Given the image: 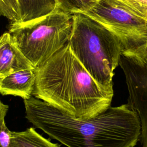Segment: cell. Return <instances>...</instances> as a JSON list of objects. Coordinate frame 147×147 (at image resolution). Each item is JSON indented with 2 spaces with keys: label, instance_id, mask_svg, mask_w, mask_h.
Listing matches in <instances>:
<instances>
[{
  "label": "cell",
  "instance_id": "obj_1",
  "mask_svg": "<svg viewBox=\"0 0 147 147\" xmlns=\"http://www.w3.org/2000/svg\"><path fill=\"white\" fill-rule=\"evenodd\" d=\"M32 94L78 118L94 117L110 107L113 86L98 83L72 53L68 43L35 69Z\"/></svg>",
  "mask_w": 147,
  "mask_h": 147
},
{
  "label": "cell",
  "instance_id": "obj_2",
  "mask_svg": "<svg viewBox=\"0 0 147 147\" xmlns=\"http://www.w3.org/2000/svg\"><path fill=\"white\" fill-rule=\"evenodd\" d=\"M68 45L92 77L105 87L113 86L114 71L119 65L122 47L119 38L87 15L72 14Z\"/></svg>",
  "mask_w": 147,
  "mask_h": 147
},
{
  "label": "cell",
  "instance_id": "obj_3",
  "mask_svg": "<svg viewBox=\"0 0 147 147\" xmlns=\"http://www.w3.org/2000/svg\"><path fill=\"white\" fill-rule=\"evenodd\" d=\"M72 25V14L56 9L32 21L11 22L8 32L36 69L68 43Z\"/></svg>",
  "mask_w": 147,
  "mask_h": 147
},
{
  "label": "cell",
  "instance_id": "obj_4",
  "mask_svg": "<svg viewBox=\"0 0 147 147\" xmlns=\"http://www.w3.org/2000/svg\"><path fill=\"white\" fill-rule=\"evenodd\" d=\"M100 23L119 40L122 54L142 56L147 53V23L111 0H100L83 13Z\"/></svg>",
  "mask_w": 147,
  "mask_h": 147
},
{
  "label": "cell",
  "instance_id": "obj_5",
  "mask_svg": "<svg viewBox=\"0 0 147 147\" xmlns=\"http://www.w3.org/2000/svg\"><path fill=\"white\" fill-rule=\"evenodd\" d=\"M119 65L126 78L127 104L137 112L140 120L141 142L147 146V53L140 57L122 56Z\"/></svg>",
  "mask_w": 147,
  "mask_h": 147
},
{
  "label": "cell",
  "instance_id": "obj_6",
  "mask_svg": "<svg viewBox=\"0 0 147 147\" xmlns=\"http://www.w3.org/2000/svg\"><path fill=\"white\" fill-rule=\"evenodd\" d=\"M24 69L35 68L13 42L9 33H3L0 37V73L6 76Z\"/></svg>",
  "mask_w": 147,
  "mask_h": 147
},
{
  "label": "cell",
  "instance_id": "obj_7",
  "mask_svg": "<svg viewBox=\"0 0 147 147\" xmlns=\"http://www.w3.org/2000/svg\"><path fill=\"white\" fill-rule=\"evenodd\" d=\"M36 80L35 70L24 69L5 76L0 83V93L29 99Z\"/></svg>",
  "mask_w": 147,
  "mask_h": 147
},
{
  "label": "cell",
  "instance_id": "obj_8",
  "mask_svg": "<svg viewBox=\"0 0 147 147\" xmlns=\"http://www.w3.org/2000/svg\"><path fill=\"white\" fill-rule=\"evenodd\" d=\"M20 22H27L47 15L56 9L55 0H18Z\"/></svg>",
  "mask_w": 147,
  "mask_h": 147
},
{
  "label": "cell",
  "instance_id": "obj_9",
  "mask_svg": "<svg viewBox=\"0 0 147 147\" xmlns=\"http://www.w3.org/2000/svg\"><path fill=\"white\" fill-rule=\"evenodd\" d=\"M11 138L9 147H60L38 134L33 127L24 131H11Z\"/></svg>",
  "mask_w": 147,
  "mask_h": 147
},
{
  "label": "cell",
  "instance_id": "obj_10",
  "mask_svg": "<svg viewBox=\"0 0 147 147\" xmlns=\"http://www.w3.org/2000/svg\"><path fill=\"white\" fill-rule=\"evenodd\" d=\"M100 0H55L57 9L70 14L83 13Z\"/></svg>",
  "mask_w": 147,
  "mask_h": 147
},
{
  "label": "cell",
  "instance_id": "obj_11",
  "mask_svg": "<svg viewBox=\"0 0 147 147\" xmlns=\"http://www.w3.org/2000/svg\"><path fill=\"white\" fill-rule=\"evenodd\" d=\"M116 5L147 23V0H111Z\"/></svg>",
  "mask_w": 147,
  "mask_h": 147
},
{
  "label": "cell",
  "instance_id": "obj_12",
  "mask_svg": "<svg viewBox=\"0 0 147 147\" xmlns=\"http://www.w3.org/2000/svg\"><path fill=\"white\" fill-rule=\"evenodd\" d=\"M0 16L11 21L20 22V11L18 0H0Z\"/></svg>",
  "mask_w": 147,
  "mask_h": 147
},
{
  "label": "cell",
  "instance_id": "obj_13",
  "mask_svg": "<svg viewBox=\"0 0 147 147\" xmlns=\"http://www.w3.org/2000/svg\"><path fill=\"white\" fill-rule=\"evenodd\" d=\"M9 106L4 104L0 99V129L2 126L5 123V117L7 114ZM0 147H2L0 145Z\"/></svg>",
  "mask_w": 147,
  "mask_h": 147
},
{
  "label": "cell",
  "instance_id": "obj_14",
  "mask_svg": "<svg viewBox=\"0 0 147 147\" xmlns=\"http://www.w3.org/2000/svg\"><path fill=\"white\" fill-rule=\"evenodd\" d=\"M4 76H5V75H3V74H2L0 73V83H1V82L2 79H3V78Z\"/></svg>",
  "mask_w": 147,
  "mask_h": 147
}]
</instances>
